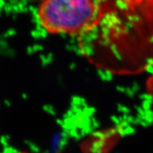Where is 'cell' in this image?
<instances>
[{
    "mask_svg": "<svg viewBox=\"0 0 153 153\" xmlns=\"http://www.w3.org/2000/svg\"><path fill=\"white\" fill-rule=\"evenodd\" d=\"M92 21L77 36L97 68L133 75L153 68V0H94Z\"/></svg>",
    "mask_w": 153,
    "mask_h": 153,
    "instance_id": "1",
    "label": "cell"
},
{
    "mask_svg": "<svg viewBox=\"0 0 153 153\" xmlns=\"http://www.w3.org/2000/svg\"><path fill=\"white\" fill-rule=\"evenodd\" d=\"M145 89L149 96L153 98V69L145 82Z\"/></svg>",
    "mask_w": 153,
    "mask_h": 153,
    "instance_id": "3",
    "label": "cell"
},
{
    "mask_svg": "<svg viewBox=\"0 0 153 153\" xmlns=\"http://www.w3.org/2000/svg\"><path fill=\"white\" fill-rule=\"evenodd\" d=\"M94 11V0H40L37 16L48 33L77 37L91 22Z\"/></svg>",
    "mask_w": 153,
    "mask_h": 153,
    "instance_id": "2",
    "label": "cell"
},
{
    "mask_svg": "<svg viewBox=\"0 0 153 153\" xmlns=\"http://www.w3.org/2000/svg\"><path fill=\"white\" fill-rule=\"evenodd\" d=\"M19 153H29V152H24V151H23V152H19Z\"/></svg>",
    "mask_w": 153,
    "mask_h": 153,
    "instance_id": "4",
    "label": "cell"
}]
</instances>
